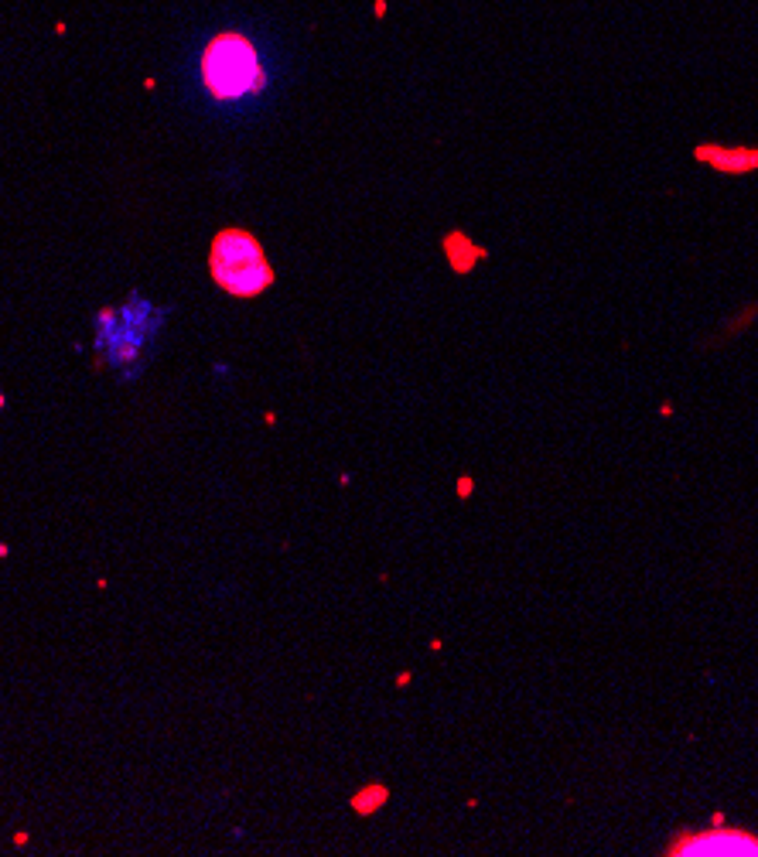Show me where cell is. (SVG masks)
Instances as JSON below:
<instances>
[{"mask_svg": "<svg viewBox=\"0 0 758 857\" xmlns=\"http://www.w3.org/2000/svg\"><path fill=\"white\" fill-rule=\"evenodd\" d=\"M202 82L212 99L219 103H232V99H243V96L263 93L267 86V75L260 68L256 59V48L243 34L225 31L216 34L205 52H202Z\"/></svg>", "mask_w": 758, "mask_h": 857, "instance_id": "cell-1", "label": "cell"}, {"mask_svg": "<svg viewBox=\"0 0 758 857\" xmlns=\"http://www.w3.org/2000/svg\"><path fill=\"white\" fill-rule=\"evenodd\" d=\"M212 281L232 297H256L274 284V267L246 229H222L209 250Z\"/></svg>", "mask_w": 758, "mask_h": 857, "instance_id": "cell-2", "label": "cell"}, {"mask_svg": "<svg viewBox=\"0 0 758 857\" xmlns=\"http://www.w3.org/2000/svg\"><path fill=\"white\" fill-rule=\"evenodd\" d=\"M669 854L676 857H758V837L738 826H714L700 833H683Z\"/></svg>", "mask_w": 758, "mask_h": 857, "instance_id": "cell-3", "label": "cell"}, {"mask_svg": "<svg viewBox=\"0 0 758 857\" xmlns=\"http://www.w3.org/2000/svg\"><path fill=\"white\" fill-rule=\"evenodd\" d=\"M700 161H711L718 171H748V164H755L758 154H741V151H718V147H700L697 151Z\"/></svg>", "mask_w": 758, "mask_h": 857, "instance_id": "cell-4", "label": "cell"}, {"mask_svg": "<svg viewBox=\"0 0 758 857\" xmlns=\"http://www.w3.org/2000/svg\"><path fill=\"white\" fill-rule=\"evenodd\" d=\"M362 796H366V799H352V806H355L359 813H373L376 806H382V803H386V789H376V786H373V789H366Z\"/></svg>", "mask_w": 758, "mask_h": 857, "instance_id": "cell-5", "label": "cell"}, {"mask_svg": "<svg viewBox=\"0 0 758 857\" xmlns=\"http://www.w3.org/2000/svg\"><path fill=\"white\" fill-rule=\"evenodd\" d=\"M468 492H472V478H461V482H458V495L468 499Z\"/></svg>", "mask_w": 758, "mask_h": 857, "instance_id": "cell-6", "label": "cell"}, {"mask_svg": "<svg viewBox=\"0 0 758 857\" xmlns=\"http://www.w3.org/2000/svg\"><path fill=\"white\" fill-rule=\"evenodd\" d=\"M28 840H31V837H28V830H21V833H14V844H17V847H24Z\"/></svg>", "mask_w": 758, "mask_h": 857, "instance_id": "cell-7", "label": "cell"}, {"mask_svg": "<svg viewBox=\"0 0 758 857\" xmlns=\"http://www.w3.org/2000/svg\"><path fill=\"white\" fill-rule=\"evenodd\" d=\"M3 407H7V396H3V393H0V410H3Z\"/></svg>", "mask_w": 758, "mask_h": 857, "instance_id": "cell-8", "label": "cell"}]
</instances>
